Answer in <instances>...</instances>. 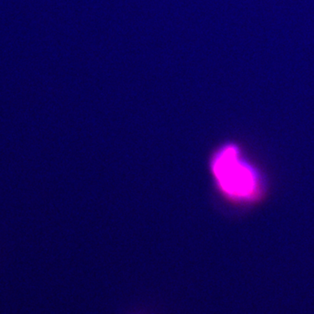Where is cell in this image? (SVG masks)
<instances>
[{"label": "cell", "mask_w": 314, "mask_h": 314, "mask_svg": "<svg viewBox=\"0 0 314 314\" xmlns=\"http://www.w3.org/2000/svg\"><path fill=\"white\" fill-rule=\"evenodd\" d=\"M210 168L217 188L230 202L251 204L265 197L264 178L237 144L228 143L218 148Z\"/></svg>", "instance_id": "cell-1"}]
</instances>
